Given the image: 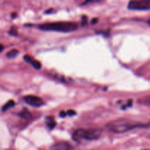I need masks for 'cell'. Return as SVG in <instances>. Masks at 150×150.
Wrapping results in <instances>:
<instances>
[{
	"label": "cell",
	"instance_id": "6da1fadb",
	"mask_svg": "<svg viewBox=\"0 0 150 150\" xmlns=\"http://www.w3.org/2000/svg\"><path fill=\"white\" fill-rule=\"evenodd\" d=\"M38 28L44 31H54L59 32H70L78 29V24L75 22L59 21L45 23L38 26Z\"/></svg>",
	"mask_w": 150,
	"mask_h": 150
},
{
	"label": "cell",
	"instance_id": "7a4b0ae2",
	"mask_svg": "<svg viewBox=\"0 0 150 150\" xmlns=\"http://www.w3.org/2000/svg\"><path fill=\"white\" fill-rule=\"evenodd\" d=\"M146 125H145L134 122H132L130 120L121 119V120H117L111 122L110 123H108L107 127L111 131L114 132V133H122L128 131V130H133L136 127H146Z\"/></svg>",
	"mask_w": 150,
	"mask_h": 150
},
{
	"label": "cell",
	"instance_id": "3957f363",
	"mask_svg": "<svg viewBox=\"0 0 150 150\" xmlns=\"http://www.w3.org/2000/svg\"><path fill=\"white\" fill-rule=\"evenodd\" d=\"M101 136V130L98 129H85L79 128L76 130L73 134V139L76 142L81 140L92 141L97 140Z\"/></svg>",
	"mask_w": 150,
	"mask_h": 150
},
{
	"label": "cell",
	"instance_id": "277c9868",
	"mask_svg": "<svg viewBox=\"0 0 150 150\" xmlns=\"http://www.w3.org/2000/svg\"><path fill=\"white\" fill-rule=\"evenodd\" d=\"M128 9L132 10H147L150 9V0L131 1L127 5Z\"/></svg>",
	"mask_w": 150,
	"mask_h": 150
},
{
	"label": "cell",
	"instance_id": "5b68a950",
	"mask_svg": "<svg viewBox=\"0 0 150 150\" xmlns=\"http://www.w3.org/2000/svg\"><path fill=\"white\" fill-rule=\"evenodd\" d=\"M23 100L29 105H32L33 107H40L44 105L42 99L35 95H26L23 98Z\"/></svg>",
	"mask_w": 150,
	"mask_h": 150
},
{
	"label": "cell",
	"instance_id": "8992f818",
	"mask_svg": "<svg viewBox=\"0 0 150 150\" xmlns=\"http://www.w3.org/2000/svg\"><path fill=\"white\" fill-rule=\"evenodd\" d=\"M50 150H74V149L67 142H60L52 145L50 148Z\"/></svg>",
	"mask_w": 150,
	"mask_h": 150
},
{
	"label": "cell",
	"instance_id": "52a82bcc",
	"mask_svg": "<svg viewBox=\"0 0 150 150\" xmlns=\"http://www.w3.org/2000/svg\"><path fill=\"white\" fill-rule=\"evenodd\" d=\"M23 59L26 62L29 63L34 68H35L36 70H40L42 67V65H41V63L38 60L35 59L34 58H32L31 56L29 55H25L23 57Z\"/></svg>",
	"mask_w": 150,
	"mask_h": 150
},
{
	"label": "cell",
	"instance_id": "ba28073f",
	"mask_svg": "<svg viewBox=\"0 0 150 150\" xmlns=\"http://www.w3.org/2000/svg\"><path fill=\"white\" fill-rule=\"evenodd\" d=\"M45 122L46 126L50 130L54 129L56 127V125H57V122H56L54 117H46L45 119Z\"/></svg>",
	"mask_w": 150,
	"mask_h": 150
},
{
	"label": "cell",
	"instance_id": "9c48e42d",
	"mask_svg": "<svg viewBox=\"0 0 150 150\" xmlns=\"http://www.w3.org/2000/svg\"><path fill=\"white\" fill-rule=\"evenodd\" d=\"M14 105H15L14 100H10L8 102H7L4 105H3L2 108H1V111H2L3 112H4V111H7V110L10 109V108L14 107Z\"/></svg>",
	"mask_w": 150,
	"mask_h": 150
},
{
	"label": "cell",
	"instance_id": "30bf717a",
	"mask_svg": "<svg viewBox=\"0 0 150 150\" xmlns=\"http://www.w3.org/2000/svg\"><path fill=\"white\" fill-rule=\"evenodd\" d=\"M18 115L20 117H21V118L25 119V120H29V119H30L31 117H32V114H31L28 111V110L26 109H24L23 110V111H21V112L19 113Z\"/></svg>",
	"mask_w": 150,
	"mask_h": 150
},
{
	"label": "cell",
	"instance_id": "8fae6325",
	"mask_svg": "<svg viewBox=\"0 0 150 150\" xmlns=\"http://www.w3.org/2000/svg\"><path fill=\"white\" fill-rule=\"evenodd\" d=\"M18 54V51L16 49H12L7 54V57L9 59H14Z\"/></svg>",
	"mask_w": 150,
	"mask_h": 150
},
{
	"label": "cell",
	"instance_id": "7c38bea8",
	"mask_svg": "<svg viewBox=\"0 0 150 150\" xmlns=\"http://www.w3.org/2000/svg\"><path fill=\"white\" fill-rule=\"evenodd\" d=\"M9 34H10V35H13V36H17L18 32H17V29H16V28L14 27V26L10 28V31H9Z\"/></svg>",
	"mask_w": 150,
	"mask_h": 150
},
{
	"label": "cell",
	"instance_id": "4fadbf2b",
	"mask_svg": "<svg viewBox=\"0 0 150 150\" xmlns=\"http://www.w3.org/2000/svg\"><path fill=\"white\" fill-rule=\"evenodd\" d=\"M67 114L68 116H70V117H73V116L76 115V112L74 110H68V111H67Z\"/></svg>",
	"mask_w": 150,
	"mask_h": 150
},
{
	"label": "cell",
	"instance_id": "5bb4252c",
	"mask_svg": "<svg viewBox=\"0 0 150 150\" xmlns=\"http://www.w3.org/2000/svg\"><path fill=\"white\" fill-rule=\"evenodd\" d=\"M81 22H82V24L84 26V25L86 24L87 23V17L86 16H83L81 17Z\"/></svg>",
	"mask_w": 150,
	"mask_h": 150
},
{
	"label": "cell",
	"instance_id": "9a60e30c",
	"mask_svg": "<svg viewBox=\"0 0 150 150\" xmlns=\"http://www.w3.org/2000/svg\"><path fill=\"white\" fill-rule=\"evenodd\" d=\"M142 102L143 104H146V105H150V97H149V98H146L145 100H143Z\"/></svg>",
	"mask_w": 150,
	"mask_h": 150
},
{
	"label": "cell",
	"instance_id": "2e32d148",
	"mask_svg": "<svg viewBox=\"0 0 150 150\" xmlns=\"http://www.w3.org/2000/svg\"><path fill=\"white\" fill-rule=\"evenodd\" d=\"M67 115V112H65V111H60V113H59V117H62V118H64V117H65Z\"/></svg>",
	"mask_w": 150,
	"mask_h": 150
},
{
	"label": "cell",
	"instance_id": "e0dca14e",
	"mask_svg": "<svg viewBox=\"0 0 150 150\" xmlns=\"http://www.w3.org/2000/svg\"><path fill=\"white\" fill-rule=\"evenodd\" d=\"M98 21V18H94L91 20V24H96L97 22Z\"/></svg>",
	"mask_w": 150,
	"mask_h": 150
},
{
	"label": "cell",
	"instance_id": "ac0fdd59",
	"mask_svg": "<svg viewBox=\"0 0 150 150\" xmlns=\"http://www.w3.org/2000/svg\"><path fill=\"white\" fill-rule=\"evenodd\" d=\"M3 49H4V45H1V50H0V51H3Z\"/></svg>",
	"mask_w": 150,
	"mask_h": 150
},
{
	"label": "cell",
	"instance_id": "d6986e66",
	"mask_svg": "<svg viewBox=\"0 0 150 150\" xmlns=\"http://www.w3.org/2000/svg\"><path fill=\"white\" fill-rule=\"evenodd\" d=\"M147 24L150 26V17H149V18L148 19V21H147Z\"/></svg>",
	"mask_w": 150,
	"mask_h": 150
},
{
	"label": "cell",
	"instance_id": "ffe728a7",
	"mask_svg": "<svg viewBox=\"0 0 150 150\" xmlns=\"http://www.w3.org/2000/svg\"><path fill=\"white\" fill-rule=\"evenodd\" d=\"M144 150H146V149H144Z\"/></svg>",
	"mask_w": 150,
	"mask_h": 150
}]
</instances>
